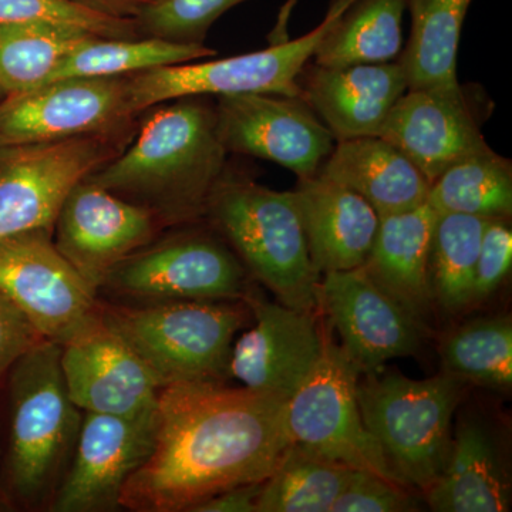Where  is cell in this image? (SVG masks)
<instances>
[{
	"label": "cell",
	"instance_id": "obj_1",
	"mask_svg": "<svg viewBox=\"0 0 512 512\" xmlns=\"http://www.w3.org/2000/svg\"><path fill=\"white\" fill-rule=\"evenodd\" d=\"M288 400L225 382L164 387L153 453L121 493V508L192 512L215 495L264 483L291 446Z\"/></svg>",
	"mask_w": 512,
	"mask_h": 512
},
{
	"label": "cell",
	"instance_id": "obj_2",
	"mask_svg": "<svg viewBox=\"0 0 512 512\" xmlns=\"http://www.w3.org/2000/svg\"><path fill=\"white\" fill-rule=\"evenodd\" d=\"M227 154L211 96L178 97L140 113L130 144L87 180L180 227L204 218Z\"/></svg>",
	"mask_w": 512,
	"mask_h": 512
},
{
	"label": "cell",
	"instance_id": "obj_3",
	"mask_svg": "<svg viewBox=\"0 0 512 512\" xmlns=\"http://www.w3.org/2000/svg\"><path fill=\"white\" fill-rule=\"evenodd\" d=\"M3 384L0 497L12 510H49L83 420L64 383L59 343L40 339L10 366Z\"/></svg>",
	"mask_w": 512,
	"mask_h": 512
},
{
	"label": "cell",
	"instance_id": "obj_4",
	"mask_svg": "<svg viewBox=\"0 0 512 512\" xmlns=\"http://www.w3.org/2000/svg\"><path fill=\"white\" fill-rule=\"evenodd\" d=\"M204 218L248 274L296 311L319 308V279L292 191H275L225 171Z\"/></svg>",
	"mask_w": 512,
	"mask_h": 512
},
{
	"label": "cell",
	"instance_id": "obj_5",
	"mask_svg": "<svg viewBox=\"0 0 512 512\" xmlns=\"http://www.w3.org/2000/svg\"><path fill=\"white\" fill-rule=\"evenodd\" d=\"M99 309L144 360L161 389L224 382L235 336L251 318L244 301H99Z\"/></svg>",
	"mask_w": 512,
	"mask_h": 512
},
{
	"label": "cell",
	"instance_id": "obj_6",
	"mask_svg": "<svg viewBox=\"0 0 512 512\" xmlns=\"http://www.w3.org/2000/svg\"><path fill=\"white\" fill-rule=\"evenodd\" d=\"M464 384L446 370L424 380L379 372L359 377L363 423L404 487L426 493L443 473L453 443L451 420Z\"/></svg>",
	"mask_w": 512,
	"mask_h": 512
},
{
	"label": "cell",
	"instance_id": "obj_7",
	"mask_svg": "<svg viewBox=\"0 0 512 512\" xmlns=\"http://www.w3.org/2000/svg\"><path fill=\"white\" fill-rule=\"evenodd\" d=\"M248 271L220 234L185 228L158 237L124 259L104 279L99 293L119 303L242 301Z\"/></svg>",
	"mask_w": 512,
	"mask_h": 512
},
{
	"label": "cell",
	"instance_id": "obj_8",
	"mask_svg": "<svg viewBox=\"0 0 512 512\" xmlns=\"http://www.w3.org/2000/svg\"><path fill=\"white\" fill-rule=\"evenodd\" d=\"M136 130L0 146V241L36 229L53 232L70 191L119 156Z\"/></svg>",
	"mask_w": 512,
	"mask_h": 512
},
{
	"label": "cell",
	"instance_id": "obj_9",
	"mask_svg": "<svg viewBox=\"0 0 512 512\" xmlns=\"http://www.w3.org/2000/svg\"><path fill=\"white\" fill-rule=\"evenodd\" d=\"M353 0H332L325 19L311 32L295 40L274 43L258 52L202 59L195 63L157 67L130 76L131 100L138 114L185 96H231L274 93L299 96L298 77L311 62L320 40Z\"/></svg>",
	"mask_w": 512,
	"mask_h": 512
},
{
	"label": "cell",
	"instance_id": "obj_10",
	"mask_svg": "<svg viewBox=\"0 0 512 512\" xmlns=\"http://www.w3.org/2000/svg\"><path fill=\"white\" fill-rule=\"evenodd\" d=\"M359 377L345 350L325 338L318 363L286 403L289 437L319 456L403 485L363 423L357 402Z\"/></svg>",
	"mask_w": 512,
	"mask_h": 512
},
{
	"label": "cell",
	"instance_id": "obj_11",
	"mask_svg": "<svg viewBox=\"0 0 512 512\" xmlns=\"http://www.w3.org/2000/svg\"><path fill=\"white\" fill-rule=\"evenodd\" d=\"M130 76L66 77L0 101V146L134 130Z\"/></svg>",
	"mask_w": 512,
	"mask_h": 512
},
{
	"label": "cell",
	"instance_id": "obj_12",
	"mask_svg": "<svg viewBox=\"0 0 512 512\" xmlns=\"http://www.w3.org/2000/svg\"><path fill=\"white\" fill-rule=\"evenodd\" d=\"M0 295L40 338L59 345L99 302L97 292L60 254L53 232L43 229L0 241Z\"/></svg>",
	"mask_w": 512,
	"mask_h": 512
},
{
	"label": "cell",
	"instance_id": "obj_13",
	"mask_svg": "<svg viewBox=\"0 0 512 512\" xmlns=\"http://www.w3.org/2000/svg\"><path fill=\"white\" fill-rule=\"evenodd\" d=\"M70 399L82 412L140 417L157 412L161 386L136 350L96 309L60 345Z\"/></svg>",
	"mask_w": 512,
	"mask_h": 512
},
{
	"label": "cell",
	"instance_id": "obj_14",
	"mask_svg": "<svg viewBox=\"0 0 512 512\" xmlns=\"http://www.w3.org/2000/svg\"><path fill=\"white\" fill-rule=\"evenodd\" d=\"M494 104L483 87L409 89L394 104L379 136L433 183L450 165L488 148L481 127Z\"/></svg>",
	"mask_w": 512,
	"mask_h": 512
},
{
	"label": "cell",
	"instance_id": "obj_15",
	"mask_svg": "<svg viewBox=\"0 0 512 512\" xmlns=\"http://www.w3.org/2000/svg\"><path fill=\"white\" fill-rule=\"evenodd\" d=\"M214 101L227 153L265 158L306 178L318 173L335 147V137L301 96L231 94Z\"/></svg>",
	"mask_w": 512,
	"mask_h": 512
},
{
	"label": "cell",
	"instance_id": "obj_16",
	"mask_svg": "<svg viewBox=\"0 0 512 512\" xmlns=\"http://www.w3.org/2000/svg\"><path fill=\"white\" fill-rule=\"evenodd\" d=\"M157 424V412L140 417L83 412L72 461L49 511L120 510L124 485L153 453Z\"/></svg>",
	"mask_w": 512,
	"mask_h": 512
},
{
	"label": "cell",
	"instance_id": "obj_17",
	"mask_svg": "<svg viewBox=\"0 0 512 512\" xmlns=\"http://www.w3.org/2000/svg\"><path fill=\"white\" fill-rule=\"evenodd\" d=\"M164 229L153 212L86 178L64 200L53 241L99 295L106 276Z\"/></svg>",
	"mask_w": 512,
	"mask_h": 512
},
{
	"label": "cell",
	"instance_id": "obj_18",
	"mask_svg": "<svg viewBox=\"0 0 512 512\" xmlns=\"http://www.w3.org/2000/svg\"><path fill=\"white\" fill-rule=\"evenodd\" d=\"M319 306L338 330L340 348L360 375L396 357L416 355L423 325L370 278L363 266L319 279Z\"/></svg>",
	"mask_w": 512,
	"mask_h": 512
},
{
	"label": "cell",
	"instance_id": "obj_19",
	"mask_svg": "<svg viewBox=\"0 0 512 512\" xmlns=\"http://www.w3.org/2000/svg\"><path fill=\"white\" fill-rule=\"evenodd\" d=\"M252 328L232 345L228 377L245 387L289 400L322 355V333L313 313L269 302L249 291Z\"/></svg>",
	"mask_w": 512,
	"mask_h": 512
},
{
	"label": "cell",
	"instance_id": "obj_20",
	"mask_svg": "<svg viewBox=\"0 0 512 512\" xmlns=\"http://www.w3.org/2000/svg\"><path fill=\"white\" fill-rule=\"evenodd\" d=\"M299 96L336 141L379 136L390 111L409 90L399 60L319 66L309 62L298 77Z\"/></svg>",
	"mask_w": 512,
	"mask_h": 512
},
{
	"label": "cell",
	"instance_id": "obj_21",
	"mask_svg": "<svg viewBox=\"0 0 512 512\" xmlns=\"http://www.w3.org/2000/svg\"><path fill=\"white\" fill-rule=\"evenodd\" d=\"M292 194L320 276L365 264L379 225L369 202L319 173L299 178Z\"/></svg>",
	"mask_w": 512,
	"mask_h": 512
},
{
	"label": "cell",
	"instance_id": "obj_22",
	"mask_svg": "<svg viewBox=\"0 0 512 512\" xmlns=\"http://www.w3.org/2000/svg\"><path fill=\"white\" fill-rule=\"evenodd\" d=\"M318 173L356 192L379 217L427 202L430 183L403 151L380 136L336 141Z\"/></svg>",
	"mask_w": 512,
	"mask_h": 512
},
{
	"label": "cell",
	"instance_id": "obj_23",
	"mask_svg": "<svg viewBox=\"0 0 512 512\" xmlns=\"http://www.w3.org/2000/svg\"><path fill=\"white\" fill-rule=\"evenodd\" d=\"M437 212L427 202L379 217L372 248L363 268L423 325L433 293L429 276L431 237Z\"/></svg>",
	"mask_w": 512,
	"mask_h": 512
},
{
	"label": "cell",
	"instance_id": "obj_24",
	"mask_svg": "<svg viewBox=\"0 0 512 512\" xmlns=\"http://www.w3.org/2000/svg\"><path fill=\"white\" fill-rule=\"evenodd\" d=\"M424 495L437 512L510 511V484L484 424L473 419L458 423L446 467Z\"/></svg>",
	"mask_w": 512,
	"mask_h": 512
},
{
	"label": "cell",
	"instance_id": "obj_25",
	"mask_svg": "<svg viewBox=\"0 0 512 512\" xmlns=\"http://www.w3.org/2000/svg\"><path fill=\"white\" fill-rule=\"evenodd\" d=\"M473 0H409L412 30L399 62L409 89L457 87L461 32Z\"/></svg>",
	"mask_w": 512,
	"mask_h": 512
},
{
	"label": "cell",
	"instance_id": "obj_26",
	"mask_svg": "<svg viewBox=\"0 0 512 512\" xmlns=\"http://www.w3.org/2000/svg\"><path fill=\"white\" fill-rule=\"evenodd\" d=\"M409 0H353L320 40L319 66L394 62L403 50V16Z\"/></svg>",
	"mask_w": 512,
	"mask_h": 512
},
{
	"label": "cell",
	"instance_id": "obj_27",
	"mask_svg": "<svg viewBox=\"0 0 512 512\" xmlns=\"http://www.w3.org/2000/svg\"><path fill=\"white\" fill-rule=\"evenodd\" d=\"M92 37L99 36L59 23H0V96L50 82L63 60Z\"/></svg>",
	"mask_w": 512,
	"mask_h": 512
},
{
	"label": "cell",
	"instance_id": "obj_28",
	"mask_svg": "<svg viewBox=\"0 0 512 512\" xmlns=\"http://www.w3.org/2000/svg\"><path fill=\"white\" fill-rule=\"evenodd\" d=\"M427 204L437 214L508 220L512 212V164L488 147L457 161L430 184Z\"/></svg>",
	"mask_w": 512,
	"mask_h": 512
},
{
	"label": "cell",
	"instance_id": "obj_29",
	"mask_svg": "<svg viewBox=\"0 0 512 512\" xmlns=\"http://www.w3.org/2000/svg\"><path fill=\"white\" fill-rule=\"evenodd\" d=\"M355 470L291 444L264 481L256 512H330Z\"/></svg>",
	"mask_w": 512,
	"mask_h": 512
},
{
	"label": "cell",
	"instance_id": "obj_30",
	"mask_svg": "<svg viewBox=\"0 0 512 512\" xmlns=\"http://www.w3.org/2000/svg\"><path fill=\"white\" fill-rule=\"evenodd\" d=\"M214 56L217 52L205 45H180L156 37H92L63 60L52 80L131 76L157 67L197 62Z\"/></svg>",
	"mask_w": 512,
	"mask_h": 512
},
{
	"label": "cell",
	"instance_id": "obj_31",
	"mask_svg": "<svg viewBox=\"0 0 512 512\" xmlns=\"http://www.w3.org/2000/svg\"><path fill=\"white\" fill-rule=\"evenodd\" d=\"M487 218L437 214L431 237L429 276L434 301L457 312L474 302V275Z\"/></svg>",
	"mask_w": 512,
	"mask_h": 512
},
{
	"label": "cell",
	"instance_id": "obj_32",
	"mask_svg": "<svg viewBox=\"0 0 512 512\" xmlns=\"http://www.w3.org/2000/svg\"><path fill=\"white\" fill-rule=\"evenodd\" d=\"M446 372L464 382L507 390L512 384V323L508 316L461 326L441 348Z\"/></svg>",
	"mask_w": 512,
	"mask_h": 512
},
{
	"label": "cell",
	"instance_id": "obj_33",
	"mask_svg": "<svg viewBox=\"0 0 512 512\" xmlns=\"http://www.w3.org/2000/svg\"><path fill=\"white\" fill-rule=\"evenodd\" d=\"M247 0H158L136 20L138 35L180 45H204L215 20Z\"/></svg>",
	"mask_w": 512,
	"mask_h": 512
},
{
	"label": "cell",
	"instance_id": "obj_34",
	"mask_svg": "<svg viewBox=\"0 0 512 512\" xmlns=\"http://www.w3.org/2000/svg\"><path fill=\"white\" fill-rule=\"evenodd\" d=\"M50 22L87 30L103 39H133L136 20L99 15L69 0H0V23Z\"/></svg>",
	"mask_w": 512,
	"mask_h": 512
},
{
	"label": "cell",
	"instance_id": "obj_35",
	"mask_svg": "<svg viewBox=\"0 0 512 512\" xmlns=\"http://www.w3.org/2000/svg\"><path fill=\"white\" fill-rule=\"evenodd\" d=\"M406 488L376 474L355 470L330 512L420 511L419 501Z\"/></svg>",
	"mask_w": 512,
	"mask_h": 512
},
{
	"label": "cell",
	"instance_id": "obj_36",
	"mask_svg": "<svg viewBox=\"0 0 512 512\" xmlns=\"http://www.w3.org/2000/svg\"><path fill=\"white\" fill-rule=\"evenodd\" d=\"M512 264V232L507 220H490L481 238L476 275L474 302L497 291L510 274Z\"/></svg>",
	"mask_w": 512,
	"mask_h": 512
},
{
	"label": "cell",
	"instance_id": "obj_37",
	"mask_svg": "<svg viewBox=\"0 0 512 512\" xmlns=\"http://www.w3.org/2000/svg\"><path fill=\"white\" fill-rule=\"evenodd\" d=\"M40 339L22 313L0 295V386L15 360Z\"/></svg>",
	"mask_w": 512,
	"mask_h": 512
},
{
	"label": "cell",
	"instance_id": "obj_38",
	"mask_svg": "<svg viewBox=\"0 0 512 512\" xmlns=\"http://www.w3.org/2000/svg\"><path fill=\"white\" fill-rule=\"evenodd\" d=\"M264 483L239 485L204 501L192 512H256Z\"/></svg>",
	"mask_w": 512,
	"mask_h": 512
},
{
	"label": "cell",
	"instance_id": "obj_39",
	"mask_svg": "<svg viewBox=\"0 0 512 512\" xmlns=\"http://www.w3.org/2000/svg\"><path fill=\"white\" fill-rule=\"evenodd\" d=\"M74 5L116 19H137L158 0H69Z\"/></svg>",
	"mask_w": 512,
	"mask_h": 512
},
{
	"label": "cell",
	"instance_id": "obj_40",
	"mask_svg": "<svg viewBox=\"0 0 512 512\" xmlns=\"http://www.w3.org/2000/svg\"><path fill=\"white\" fill-rule=\"evenodd\" d=\"M296 2L298 0H288L285 3L284 8H282L281 13H279L278 23H276L274 32L269 36V40L272 43L285 42L288 40V20L291 18V12L293 8H295Z\"/></svg>",
	"mask_w": 512,
	"mask_h": 512
},
{
	"label": "cell",
	"instance_id": "obj_41",
	"mask_svg": "<svg viewBox=\"0 0 512 512\" xmlns=\"http://www.w3.org/2000/svg\"><path fill=\"white\" fill-rule=\"evenodd\" d=\"M0 436H2V426H0Z\"/></svg>",
	"mask_w": 512,
	"mask_h": 512
}]
</instances>
